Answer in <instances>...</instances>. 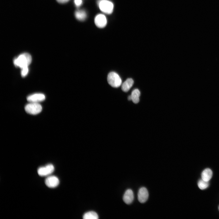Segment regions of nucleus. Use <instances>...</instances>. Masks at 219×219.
<instances>
[{
  "label": "nucleus",
  "instance_id": "nucleus-1",
  "mask_svg": "<svg viewBox=\"0 0 219 219\" xmlns=\"http://www.w3.org/2000/svg\"><path fill=\"white\" fill-rule=\"evenodd\" d=\"M32 57L31 55L27 53L22 54L13 60L15 65L21 68L28 66L31 63Z\"/></svg>",
  "mask_w": 219,
  "mask_h": 219
},
{
  "label": "nucleus",
  "instance_id": "nucleus-2",
  "mask_svg": "<svg viewBox=\"0 0 219 219\" xmlns=\"http://www.w3.org/2000/svg\"><path fill=\"white\" fill-rule=\"evenodd\" d=\"M107 80L108 84L114 88H118L122 84V80L120 76L114 72H111L108 74Z\"/></svg>",
  "mask_w": 219,
  "mask_h": 219
},
{
  "label": "nucleus",
  "instance_id": "nucleus-3",
  "mask_svg": "<svg viewBox=\"0 0 219 219\" xmlns=\"http://www.w3.org/2000/svg\"><path fill=\"white\" fill-rule=\"evenodd\" d=\"M25 109L29 114L36 115L41 111L42 107L39 103H30L25 106Z\"/></svg>",
  "mask_w": 219,
  "mask_h": 219
},
{
  "label": "nucleus",
  "instance_id": "nucleus-4",
  "mask_svg": "<svg viewBox=\"0 0 219 219\" xmlns=\"http://www.w3.org/2000/svg\"><path fill=\"white\" fill-rule=\"evenodd\" d=\"M100 10L107 14H111L113 11V5L111 2L107 0H102L99 3Z\"/></svg>",
  "mask_w": 219,
  "mask_h": 219
},
{
  "label": "nucleus",
  "instance_id": "nucleus-5",
  "mask_svg": "<svg viewBox=\"0 0 219 219\" xmlns=\"http://www.w3.org/2000/svg\"><path fill=\"white\" fill-rule=\"evenodd\" d=\"M54 170V166L52 164H50L39 167L37 169V172L40 176H44L50 174Z\"/></svg>",
  "mask_w": 219,
  "mask_h": 219
},
{
  "label": "nucleus",
  "instance_id": "nucleus-6",
  "mask_svg": "<svg viewBox=\"0 0 219 219\" xmlns=\"http://www.w3.org/2000/svg\"><path fill=\"white\" fill-rule=\"evenodd\" d=\"M45 183L47 187L53 188L58 185L59 183V180L58 178L55 176H49L45 179Z\"/></svg>",
  "mask_w": 219,
  "mask_h": 219
},
{
  "label": "nucleus",
  "instance_id": "nucleus-7",
  "mask_svg": "<svg viewBox=\"0 0 219 219\" xmlns=\"http://www.w3.org/2000/svg\"><path fill=\"white\" fill-rule=\"evenodd\" d=\"M45 99V97L43 94L37 93L28 96L27 100L30 103H39L44 101Z\"/></svg>",
  "mask_w": 219,
  "mask_h": 219
},
{
  "label": "nucleus",
  "instance_id": "nucleus-8",
  "mask_svg": "<svg viewBox=\"0 0 219 219\" xmlns=\"http://www.w3.org/2000/svg\"><path fill=\"white\" fill-rule=\"evenodd\" d=\"M149 196L148 191L144 187L141 188L138 192L137 194L138 199L141 203L145 202L148 200Z\"/></svg>",
  "mask_w": 219,
  "mask_h": 219
},
{
  "label": "nucleus",
  "instance_id": "nucleus-9",
  "mask_svg": "<svg viewBox=\"0 0 219 219\" xmlns=\"http://www.w3.org/2000/svg\"><path fill=\"white\" fill-rule=\"evenodd\" d=\"M95 23L98 27L102 28L107 24V20L105 16L102 14L97 15L95 19Z\"/></svg>",
  "mask_w": 219,
  "mask_h": 219
},
{
  "label": "nucleus",
  "instance_id": "nucleus-10",
  "mask_svg": "<svg viewBox=\"0 0 219 219\" xmlns=\"http://www.w3.org/2000/svg\"><path fill=\"white\" fill-rule=\"evenodd\" d=\"M134 199V195L133 191L130 189L127 190L123 197L124 202L127 204L131 203Z\"/></svg>",
  "mask_w": 219,
  "mask_h": 219
},
{
  "label": "nucleus",
  "instance_id": "nucleus-11",
  "mask_svg": "<svg viewBox=\"0 0 219 219\" xmlns=\"http://www.w3.org/2000/svg\"><path fill=\"white\" fill-rule=\"evenodd\" d=\"M134 84V81L131 78L127 79L122 85V90L125 92H128Z\"/></svg>",
  "mask_w": 219,
  "mask_h": 219
},
{
  "label": "nucleus",
  "instance_id": "nucleus-12",
  "mask_svg": "<svg viewBox=\"0 0 219 219\" xmlns=\"http://www.w3.org/2000/svg\"><path fill=\"white\" fill-rule=\"evenodd\" d=\"M213 175L212 170L210 169L207 168L204 169L201 173L202 179L209 181Z\"/></svg>",
  "mask_w": 219,
  "mask_h": 219
},
{
  "label": "nucleus",
  "instance_id": "nucleus-13",
  "mask_svg": "<svg viewBox=\"0 0 219 219\" xmlns=\"http://www.w3.org/2000/svg\"><path fill=\"white\" fill-rule=\"evenodd\" d=\"M140 95V91L137 89H135L132 92L131 95V100L134 103H137L139 102Z\"/></svg>",
  "mask_w": 219,
  "mask_h": 219
},
{
  "label": "nucleus",
  "instance_id": "nucleus-14",
  "mask_svg": "<svg viewBox=\"0 0 219 219\" xmlns=\"http://www.w3.org/2000/svg\"><path fill=\"white\" fill-rule=\"evenodd\" d=\"M75 16L78 20L83 21L85 20L86 17V14L83 10H77L75 12Z\"/></svg>",
  "mask_w": 219,
  "mask_h": 219
},
{
  "label": "nucleus",
  "instance_id": "nucleus-15",
  "mask_svg": "<svg viewBox=\"0 0 219 219\" xmlns=\"http://www.w3.org/2000/svg\"><path fill=\"white\" fill-rule=\"evenodd\" d=\"M84 219H98L99 216L98 214L93 211H90L85 213L83 215Z\"/></svg>",
  "mask_w": 219,
  "mask_h": 219
},
{
  "label": "nucleus",
  "instance_id": "nucleus-16",
  "mask_svg": "<svg viewBox=\"0 0 219 219\" xmlns=\"http://www.w3.org/2000/svg\"><path fill=\"white\" fill-rule=\"evenodd\" d=\"M209 185V181L204 180L202 179L200 180L198 182L199 188L203 190L207 188Z\"/></svg>",
  "mask_w": 219,
  "mask_h": 219
},
{
  "label": "nucleus",
  "instance_id": "nucleus-17",
  "mask_svg": "<svg viewBox=\"0 0 219 219\" xmlns=\"http://www.w3.org/2000/svg\"><path fill=\"white\" fill-rule=\"evenodd\" d=\"M22 69L21 71V75L22 77H24L26 75L28 72V67H24Z\"/></svg>",
  "mask_w": 219,
  "mask_h": 219
},
{
  "label": "nucleus",
  "instance_id": "nucleus-18",
  "mask_svg": "<svg viewBox=\"0 0 219 219\" xmlns=\"http://www.w3.org/2000/svg\"><path fill=\"white\" fill-rule=\"evenodd\" d=\"M74 2L77 6H80L82 3V0H74Z\"/></svg>",
  "mask_w": 219,
  "mask_h": 219
},
{
  "label": "nucleus",
  "instance_id": "nucleus-19",
  "mask_svg": "<svg viewBox=\"0 0 219 219\" xmlns=\"http://www.w3.org/2000/svg\"><path fill=\"white\" fill-rule=\"evenodd\" d=\"M69 0H57V2L61 3H66L68 2Z\"/></svg>",
  "mask_w": 219,
  "mask_h": 219
},
{
  "label": "nucleus",
  "instance_id": "nucleus-20",
  "mask_svg": "<svg viewBox=\"0 0 219 219\" xmlns=\"http://www.w3.org/2000/svg\"><path fill=\"white\" fill-rule=\"evenodd\" d=\"M128 99L129 100H131V95H130L128 96Z\"/></svg>",
  "mask_w": 219,
  "mask_h": 219
},
{
  "label": "nucleus",
  "instance_id": "nucleus-21",
  "mask_svg": "<svg viewBox=\"0 0 219 219\" xmlns=\"http://www.w3.org/2000/svg\"></svg>",
  "mask_w": 219,
  "mask_h": 219
}]
</instances>
